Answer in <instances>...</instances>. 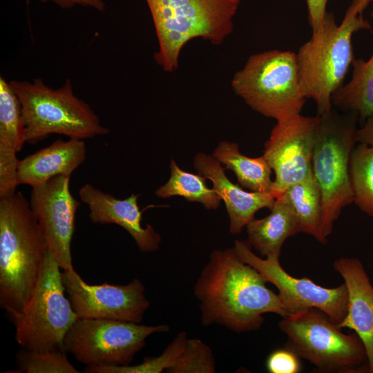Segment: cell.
<instances>
[{"instance_id": "8992f818", "label": "cell", "mask_w": 373, "mask_h": 373, "mask_svg": "<svg viewBox=\"0 0 373 373\" xmlns=\"http://www.w3.org/2000/svg\"><path fill=\"white\" fill-rule=\"evenodd\" d=\"M318 115L312 169L321 191V231L327 239L342 209L354 201L350 162L359 118L355 112L340 113L334 108Z\"/></svg>"}, {"instance_id": "9a60e30c", "label": "cell", "mask_w": 373, "mask_h": 373, "mask_svg": "<svg viewBox=\"0 0 373 373\" xmlns=\"http://www.w3.org/2000/svg\"><path fill=\"white\" fill-rule=\"evenodd\" d=\"M82 202L89 208L88 216L93 223L115 224L124 229L142 252L157 251L161 236L150 224H142V212L137 204L139 195L131 194L124 200L117 199L90 184L79 190Z\"/></svg>"}, {"instance_id": "ba28073f", "label": "cell", "mask_w": 373, "mask_h": 373, "mask_svg": "<svg viewBox=\"0 0 373 373\" xmlns=\"http://www.w3.org/2000/svg\"><path fill=\"white\" fill-rule=\"evenodd\" d=\"M279 327L287 338L285 347L321 372H369L367 352L357 334L342 332L318 309L308 308L283 317Z\"/></svg>"}, {"instance_id": "5b68a950", "label": "cell", "mask_w": 373, "mask_h": 373, "mask_svg": "<svg viewBox=\"0 0 373 373\" xmlns=\"http://www.w3.org/2000/svg\"><path fill=\"white\" fill-rule=\"evenodd\" d=\"M9 82L21 104L26 142L35 144L52 133L84 140L109 133L89 104L75 95L70 79L57 89L39 78Z\"/></svg>"}, {"instance_id": "9c48e42d", "label": "cell", "mask_w": 373, "mask_h": 373, "mask_svg": "<svg viewBox=\"0 0 373 373\" xmlns=\"http://www.w3.org/2000/svg\"><path fill=\"white\" fill-rule=\"evenodd\" d=\"M49 251L37 283L22 309L10 315L21 348L64 350V340L79 317L64 293L62 272Z\"/></svg>"}, {"instance_id": "484cf974", "label": "cell", "mask_w": 373, "mask_h": 373, "mask_svg": "<svg viewBox=\"0 0 373 373\" xmlns=\"http://www.w3.org/2000/svg\"><path fill=\"white\" fill-rule=\"evenodd\" d=\"M64 350L39 352L22 348L17 355V372L79 373Z\"/></svg>"}, {"instance_id": "7402d4cb", "label": "cell", "mask_w": 373, "mask_h": 373, "mask_svg": "<svg viewBox=\"0 0 373 373\" xmlns=\"http://www.w3.org/2000/svg\"><path fill=\"white\" fill-rule=\"evenodd\" d=\"M212 155L235 173L242 187L254 192H271L272 169L263 155L245 156L238 144L227 141L220 142Z\"/></svg>"}, {"instance_id": "44dd1931", "label": "cell", "mask_w": 373, "mask_h": 373, "mask_svg": "<svg viewBox=\"0 0 373 373\" xmlns=\"http://www.w3.org/2000/svg\"><path fill=\"white\" fill-rule=\"evenodd\" d=\"M352 75L332 97V106L343 112H355L365 122L373 115V51L367 60L354 57Z\"/></svg>"}, {"instance_id": "6da1fadb", "label": "cell", "mask_w": 373, "mask_h": 373, "mask_svg": "<svg viewBox=\"0 0 373 373\" xmlns=\"http://www.w3.org/2000/svg\"><path fill=\"white\" fill-rule=\"evenodd\" d=\"M267 282L238 257L233 247L213 250L194 286L202 323L240 333L259 329L265 314L287 316L278 295L267 287Z\"/></svg>"}, {"instance_id": "d6986e66", "label": "cell", "mask_w": 373, "mask_h": 373, "mask_svg": "<svg viewBox=\"0 0 373 373\" xmlns=\"http://www.w3.org/2000/svg\"><path fill=\"white\" fill-rule=\"evenodd\" d=\"M246 227L248 245L266 257H280L285 241L301 232L297 218L283 195L276 199L267 216L253 219Z\"/></svg>"}, {"instance_id": "cb8c5ba5", "label": "cell", "mask_w": 373, "mask_h": 373, "mask_svg": "<svg viewBox=\"0 0 373 373\" xmlns=\"http://www.w3.org/2000/svg\"><path fill=\"white\" fill-rule=\"evenodd\" d=\"M169 180L155 191L161 198L179 195L189 202L201 203L206 209H217L221 202L218 193L207 185V178L180 169L173 159L170 162Z\"/></svg>"}, {"instance_id": "5bb4252c", "label": "cell", "mask_w": 373, "mask_h": 373, "mask_svg": "<svg viewBox=\"0 0 373 373\" xmlns=\"http://www.w3.org/2000/svg\"><path fill=\"white\" fill-rule=\"evenodd\" d=\"M69 183L68 176L53 177L46 184L32 188L30 200L48 251L63 271L74 269L70 246L80 204L72 195Z\"/></svg>"}, {"instance_id": "7a4b0ae2", "label": "cell", "mask_w": 373, "mask_h": 373, "mask_svg": "<svg viewBox=\"0 0 373 373\" xmlns=\"http://www.w3.org/2000/svg\"><path fill=\"white\" fill-rule=\"evenodd\" d=\"M48 251L23 195L0 198V305L9 316L19 312L28 300Z\"/></svg>"}, {"instance_id": "f546056e", "label": "cell", "mask_w": 373, "mask_h": 373, "mask_svg": "<svg viewBox=\"0 0 373 373\" xmlns=\"http://www.w3.org/2000/svg\"><path fill=\"white\" fill-rule=\"evenodd\" d=\"M42 3L52 2L62 9L72 8L75 6L93 8L102 12L105 10L104 0H39Z\"/></svg>"}, {"instance_id": "52a82bcc", "label": "cell", "mask_w": 373, "mask_h": 373, "mask_svg": "<svg viewBox=\"0 0 373 373\" xmlns=\"http://www.w3.org/2000/svg\"><path fill=\"white\" fill-rule=\"evenodd\" d=\"M231 87L253 110L280 122L300 114L307 100L296 52L272 50L250 56L233 76Z\"/></svg>"}, {"instance_id": "1f68e13d", "label": "cell", "mask_w": 373, "mask_h": 373, "mask_svg": "<svg viewBox=\"0 0 373 373\" xmlns=\"http://www.w3.org/2000/svg\"><path fill=\"white\" fill-rule=\"evenodd\" d=\"M370 5H372V17H373V0H352L347 9L358 14H363Z\"/></svg>"}, {"instance_id": "7c38bea8", "label": "cell", "mask_w": 373, "mask_h": 373, "mask_svg": "<svg viewBox=\"0 0 373 373\" xmlns=\"http://www.w3.org/2000/svg\"><path fill=\"white\" fill-rule=\"evenodd\" d=\"M318 122V115L300 114L276 122L262 155L275 173L271 193L276 199L311 171Z\"/></svg>"}, {"instance_id": "603a6c76", "label": "cell", "mask_w": 373, "mask_h": 373, "mask_svg": "<svg viewBox=\"0 0 373 373\" xmlns=\"http://www.w3.org/2000/svg\"><path fill=\"white\" fill-rule=\"evenodd\" d=\"M21 104L10 82L0 77V155L17 154L26 143Z\"/></svg>"}, {"instance_id": "30bf717a", "label": "cell", "mask_w": 373, "mask_h": 373, "mask_svg": "<svg viewBox=\"0 0 373 373\" xmlns=\"http://www.w3.org/2000/svg\"><path fill=\"white\" fill-rule=\"evenodd\" d=\"M169 329L167 325L79 318L65 336L64 350L86 365H129L146 345L148 336Z\"/></svg>"}, {"instance_id": "e0dca14e", "label": "cell", "mask_w": 373, "mask_h": 373, "mask_svg": "<svg viewBox=\"0 0 373 373\" xmlns=\"http://www.w3.org/2000/svg\"><path fill=\"white\" fill-rule=\"evenodd\" d=\"M334 267L344 280L347 293V312L338 325L355 332L367 356L369 372L373 373V285L359 259L341 258Z\"/></svg>"}, {"instance_id": "3957f363", "label": "cell", "mask_w": 373, "mask_h": 373, "mask_svg": "<svg viewBox=\"0 0 373 373\" xmlns=\"http://www.w3.org/2000/svg\"><path fill=\"white\" fill-rule=\"evenodd\" d=\"M370 29L363 14L347 9L338 25L327 12L321 26L296 53L300 87L306 99L316 103L318 115L333 108L332 97L344 84L354 58L353 35Z\"/></svg>"}, {"instance_id": "ffe728a7", "label": "cell", "mask_w": 373, "mask_h": 373, "mask_svg": "<svg viewBox=\"0 0 373 373\" xmlns=\"http://www.w3.org/2000/svg\"><path fill=\"white\" fill-rule=\"evenodd\" d=\"M282 195L294 213L301 232L311 235L320 243H327L321 231L322 195L312 169L303 180L289 186Z\"/></svg>"}, {"instance_id": "83f0119b", "label": "cell", "mask_w": 373, "mask_h": 373, "mask_svg": "<svg viewBox=\"0 0 373 373\" xmlns=\"http://www.w3.org/2000/svg\"><path fill=\"white\" fill-rule=\"evenodd\" d=\"M299 356L285 347L272 352L267 359L266 366L271 373H297L300 370Z\"/></svg>"}, {"instance_id": "d4e9b609", "label": "cell", "mask_w": 373, "mask_h": 373, "mask_svg": "<svg viewBox=\"0 0 373 373\" xmlns=\"http://www.w3.org/2000/svg\"><path fill=\"white\" fill-rule=\"evenodd\" d=\"M350 175L353 202L373 216V147L360 143L355 146L350 157Z\"/></svg>"}, {"instance_id": "2e32d148", "label": "cell", "mask_w": 373, "mask_h": 373, "mask_svg": "<svg viewBox=\"0 0 373 373\" xmlns=\"http://www.w3.org/2000/svg\"><path fill=\"white\" fill-rule=\"evenodd\" d=\"M193 166L200 174L211 181L212 189L224 202L231 234L240 233L254 219L258 211L263 208L271 210L275 204L276 198L271 192L247 191L233 183L226 175L224 167L213 155L198 153L194 157Z\"/></svg>"}, {"instance_id": "ac0fdd59", "label": "cell", "mask_w": 373, "mask_h": 373, "mask_svg": "<svg viewBox=\"0 0 373 373\" xmlns=\"http://www.w3.org/2000/svg\"><path fill=\"white\" fill-rule=\"evenodd\" d=\"M86 157V146L83 140L58 139L48 146L19 160L18 183L34 188L57 175L70 177Z\"/></svg>"}, {"instance_id": "4fadbf2b", "label": "cell", "mask_w": 373, "mask_h": 373, "mask_svg": "<svg viewBox=\"0 0 373 373\" xmlns=\"http://www.w3.org/2000/svg\"><path fill=\"white\" fill-rule=\"evenodd\" d=\"M62 280L79 318L141 323L150 306L144 286L137 278L124 285H89L73 269L62 271Z\"/></svg>"}, {"instance_id": "277c9868", "label": "cell", "mask_w": 373, "mask_h": 373, "mask_svg": "<svg viewBox=\"0 0 373 373\" xmlns=\"http://www.w3.org/2000/svg\"><path fill=\"white\" fill-rule=\"evenodd\" d=\"M157 38V64L171 73L189 41L201 38L220 45L233 30L240 0H146Z\"/></svg>"}, {"instance_id": "4dcf8cb0", "label": "cell", "mask_w": 373, "mask_h": 373, "mask_svg": "<svg viewBox=\"0 0 373 373\" xmlns=\"http://www.w3.org/2000/svg\"><path fill=\"white\" fill-rule=\"evenodd\" d=\"M357 143L373 147V115L367 118L363 125L356 132Z\"/></svg>"}, {"instance_id": "8fae6325", "label": "cell", "mask_w": 373, "mask_h": 373, "mask_svg": "<svg viewBox=\"0 0 373 373\" xmlns=\"http://www.w3.org/2000/svg\"><path fill=\"white\" fill-rule=\"evenodd\" d=\"M233 249L243 262L256 269L267 282L276 286L287 315L316 308L325 313L337 325L345 318L348 305L345 283L327 288L307 278H295L282 267L279 257L269 256L261 258L254 254L245 241L235 240Z\"/></svg>"}, {"instance_id": "4316f807", "label": "cell", "mask_w": 373, "mask_h": 373, "mask_svg": "<svg viewBox=\"0 0 373 373\" xmlns=\"http://www.w3.org/2000/svg\"><path fill=\"white\" fill-rule=\"evenodd\" d=\"M216 361L210 347L198 338H188L175 364L168 373H213Z\"/></svg>"}, {"instance_id": "f1b7e54d", "label": "cell", "mask_w": 373, "mask_h": 373, "mask_svg": "<svg viewBox=\"0 0 373 373\" xmlns=\"http://www.w3.org/2000/svg\"><path fill=\"white\" fill-rule=\"evenodd\" d=\"M307 9L308 21L313 30L318 29L322 24L327 12L328 0H305Z\"/></svg>"}]
</instances>
